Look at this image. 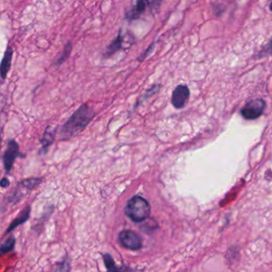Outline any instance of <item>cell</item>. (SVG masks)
<instances>
[{"instance_id": "cell-4", "label": "cell", "mask_w": 272, "mask_h": 272, "mask_svg": "<svg viewBox=\"0 0 272 272\" xmlns=\"http://www.w3.org/2000/svg\"><path fill=\"white\" fill-rule=\"evenodd\" d=\"M266 104L262 99H255L250 101L242 109L241 114L244 118L248 120H254L258 118L264 113Z\"/></svg>"}, {"instance_id": "cell-19", "label": "cell", "mask_w": 272, "mask_h": 272, "mask_svg": "<svg viewBox=\"0 0 272 272\" xmlns=\"http://www.w3.org/2000/svg\"><path fill=\"white\" fill-rule=\"evenodd\" d=\"M271 10H272V3L271 4Z\"/></svg>"}, {"instance_id": "cell-2", "label": "cell", "mask_w": 272, "mask_h": 272, "mask_svg": "<svg viewBox=\"0 0 272 272\" xmlns=\"http://www.w3.org/2000/svg\"><path fill=\"white\" fill-rule=\"evenodd\" d=\"M150 205L143 197H133L127 204L125 213L129 219L135 222H141L147 219L150 214Z\"/></svg>"}, {"instance_id": "cell-3", "label": "cell", "mask_w": 272, "mask_h": 272, "mask_svg": "<svg viewBox=\"0 0 272 272\" xmlns=\"http://www.w3.org/2000/svg\"><path fill=\"white\" fill-rule=\"evenodd\" d=\"M19 146L18 142L14 139H10L6 144V150L2 157L3 166L6 171L9 172L12 168L16 158L20 157Z\"/></svg>"}, {"instance_id": "cell-5", "label": "cell", "mask_w": 272, "mask_h": 272, "mask_svg": "<svg viewBox=\"0 0 272 272\" xmlns=\"http://www.w3.org/2000/svg\"><path fill=\"white\" fill-rule=\"evenodd\" d=\"M119 240L121 245L132 251H137L141 248V239L136 232L125 230L119 235Z\"/></svg>"}, {"instance_id": "cell-8", "label": "cell", "mask_w": 272, "mask_h": 272, "mask_svg": "<svg viewBox=\"0 0 272 272\" xmlns=\"http://www.w3.org/2000/svg\"><path fill=\"white\" fill-rule=\"evenodd\" d=\"M56 129L52 128V126H48L46 128L45 131L43 133V136L40 138V144H41V150H39V154H44L47 152L50 146H52L54 141Z\"/></svg>"}, {"instance_id": "cell-15", "label": "cell", "mask_w": 272, "mask_h": 272, "mask_svg": "<svg viewBox=\"0 0 272 272\" xmlns=\"http://www.w3.org/2000/svg\"><path fill=\"white\" fill-rule=\"evenodd\" d=\"M9 184H10V182H9L8 179L7 178H3L2 179V181H1V186H2V188L8 186Z\"/></svg>"}, {"instance_id": "cell-16", "label": "cell", "mask_w": 272, "mask_h": 272, "mask_svg": "<svg viewBox=\"0 0 272 272\" xmlns=\"http://www.w3.org/2000/svg\"><path fill=\"white\" fill-rule=\"evenodd\" d=\"M66 265H61V267L57 268V270L56 271V272H68V269L66 268Z\"/></svg>"}, {"instance_id": "cell-13", "label": "cell", "mask_w": 272, "mask_h": 272, "mask_svg": "<svg viewBox=\"0 0 272 272\" xmlns=\"http://www.w3.org/2000/svg\"><path fill=\"white\" fill-rule=\"evenodd\" d=\"M14 239H12V238H11V239H9L5 244H2L1 251H2V252H9V251H10V250L14 248Z\"/></svg>"}, {"instance_id": "cell-14", "label": "cell", "mask_w": 272, "mask_h": 272, "mask_svg": "<svg viewBox=\"0 0 272 272\" xmlns=\"http://www.w3.org/2000/svg\"><path fill=\"white\" fill-rule=\"evenodd\" d=\"M154 47H155V44H154V43L148 47V49L146 50V52L141 54V55L139 56V57H138V61H142L146 59V57L150 55L152 52H154Z\"/></svg>"}, {"instance_id": "cell-9", "label": "cell", "mask_w": 272, "mask_h": 272, "mask_svg": "<svg viewBox=\"0 0 272 272\" xmlns=\"http://www.w3.org/2000/svg\"><path fill=\"white\" fill-rule=\"evenodd\" d=\"M13 49L10 46L6 48V52L4 53V56L2 57V62H1V78L2 80L6 79V75L8 74L9 70L11 66V61H12Z\"/></svg>"}, {"instance_id": "cell-10", "label": "cell", "mask_w": 272, "mask_h": 272, "mask_svg": "<svg viewBox=\"0 0 272 272\" xmlns=\"http://www.w3.org/2000/svg\"><path fill=\"white\" fill-rule=\"evenodd\" d=\"M123 43H124V37H123L121 32L120 31L117 37L115 38L112 43L107 47V50H106V52L103 54L104 57H106V58L109 57L114 54L116 52L122 49Z\"/></svg>"}, {"instance_id": "cell-6", "label": "cell", "mask_w": 272, "mask_h": 272, "mask_svg": "<svg viewBox=\"0 0 272 272\" xmlns=\"http://www.w3.org/2000/svg\"><path fill=\"white\" fill-rule=\"evenodd\" d=\"M189 94L190 92L186 86L179 85L176 86L172 94L171 102L172 106L176 109L183 108L188 99Z\"/></svg>"}, {"instance_id": "cell-1", "label": "cell", "mask_w": 272, "mask_h": 272, "mask_svg": "<svg viewBox=\"0 0 272 272\" xmlns=\"http://www.w3.org/2000/svg\"><path fill=\"white\" fill-rule=\"evenodd\" d=\"M95 113L87 103L82 104L64 123L59 132L61 141H68L86 129L91 122Z\"/></svg>"}, {"instance_id": "cell-17", "label": "cell", "mask_w": 272, "mask_h": 272, "mask_svg": "<svg viewBox=\"0 0 272 272\" xmlns=\"http://www.w3.org/2000/svg\"><path fill=\"white\" fill-rule=\"evenodd\" d=\"M268 47H269V50H270V51H272V41H271V43H269V44H268Z\"/></svg>"}, {"instance_id": "cell-12", "label": "cell", "mask_w": 272, "mask_h": 272, "mask_svg": "<svg viewBox=\"0 0 272 272\" xmlns=\"http://www.w3.org/2000/svg\"><path fill=\"white\" fill-rule=\"evenodd\" d=\"M29 213H30V209H26V210L21 214L20 217H18L17 219H14V222L10 224V227H9L7 231L9 232V231L15 228L17 226L19 225V224H22V223H24L25 221H27V219H28Z\"/></svg>"}, {"instance_id": "cell-18", "label": "cell", "mask_w": 272, "mask_h": 272, "mask_svg": "<svg viewBox=\"0 0 272 272\" xmlns=\"http://www.w3.org/2000/svg\"><path fill=\"white\" fill-rule=\"evenodd\" d=\"M108 272H117V271L115 270V269H113V270H109Z\"/></svg>"}, {"instance_id": "cell-11", "label": "cell", "mask_w": 272, "mask_h": 272, "mask_svg": "<svg viewBox=\"0 0 272 272\" xmlns=\"http://www.w3.org/2000/svg\"><path fill=\"white\" fill-rule=\"evenodd\" d=\"M72 49H73V46L71 42L69 41L64 47L63 52H61L59 57H57L56 61L54 62V66H55V68L59 67L68 59V57H70L71 54Z\"/></svg>"}, {"instance_id": "cell-7", "label": "cell", "mask_w": 272, "mask_h": 272, "mask_svg": "<svg viewBox=\"0 0 272 272\" xmlns=\"http://www.w3.org/2000/svg\"><path fill=\"white\" fill-rule=\"evenodd\" d=\"M149 4H150V2H148V1H144V0L137 1L134 6L127 11L125 14V19L128 21L139 19L141 15L146 12Z\"/></svg>"}]
</instances>
